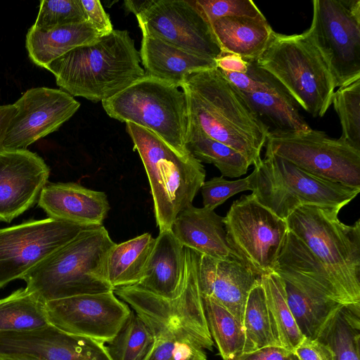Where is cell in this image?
Instances as JSON below:
<instances>
[{
	"instance_id": "1",
	"label": "cell",
	"mask_w": 360,
	"mask_h": 360,
	"mask_svg": "<svg viewBox=\"0 0 360 360\" xmlns=\"http://www.w3.org/2000/svg\"><path fill=\"white\" fill-rule=\"evenodd\" d=\"M181 88L189 120L240 153L251 165L261 158L269 129L217 67L192 74Z\"/></svg>"
},
{
	"instance_id": "2",
	"label": "cell",
	"mask_w": 360,
	"mask_h": 360,
	"mask_svg": "<svg viewBox=\"0 0 360 360\" xmlns=\"http://www.w3.org/2000/svg\"><path fill=\"white\" fill-rule=\"evenodd\" d=\"M141 62L129 32L113 30L94 43L69 51L44 68L72 96L102 102L145 76Z\"/></svg>"
},
{
	"instance_id": "3",
	"label": "cell",
	"mask_w": 360,
	"mask_h": 360,
	"mask_svg": "<svg viewBox=\"0 0 360 360\" xmlns=\"http://www.w3.org/2000/svg\"><path fill=\"white\" fill-rule=\"evenodd\" d=\"M115 244L103 225L87 227L27 272L22 278L25 288L44 303L114 291L106 263Z\"/></svg>"
},
{
	"instance_id": "4",
	"label": "cell",
	"mask_w": 360,
	"mask_h": 360,
	"mask_svg": "<svg viewBox=\"0 0 360 360\" xmlns=\"http://www.w3.org/2000/svg\"><path fill=\"white\" fill-rule=\"evenodd\" d=\"M340 210L305 205L286 223L323 266L340 303L360 305V219L347 225L339 219Z\"/></svg>"
},
{
	"instance_id": "5",
	"label": "cell",
	"mask_w": 360,
	"mask_h": 360,
	"mask_svg": "<svg viewBox=\"0 0 360 360\" xmlns=\"http://www.w3.org/2000/svg\"><path fill=\"white\" fill-rule=\"evenodd\" d=\"M126 129L148 176L159 231L171 229L177 215L193 205L205 169L190 152L179 153L151 131L131 122Z\"/></svg>"
},
{
	"instance_id": "6",
	"label": "cell",
	"mask_w": 360,
	"mask_h": 360,
	"mask_svg": "<svg viewBox=\"0 0 360 360\" xmlns=\"http://www.w3.org/2000/svg\"><path fill=\"white\" fill-rule=\"evenodd\" d=\"M198 253L185 248L184 285L174 299L157 296L136 285L115 288L114 292L147 324L155 340L212 351L214 341L198 285Z\"/></svg>"
},
{
	"instance_id": "7",
	"label": "cell",
	"mask_w": 360,
	"mask_h": 360,
	"mask_svg": "<svg viewBox=\"0 0 360 360\" xmlns=\"http://www.w3.org/2000/svg\"><path fill=\"white\" fill-rule=\"evenodd\" d=\"M255 62L283 86L298 106L314 117L326 113L336 83L307 30L290 35L274 32L268 46Z\"/></svg>"
},
{
	"instance_id": "8",
	"label": "cell",
	"mask_w": 360,
	"mask_h": 360,
	"mask_svg": "<svg viewBox=\"0 0 360 360\" xmlns=\"http://www.w3.org/2000/svg\"><path fill=\"white\" fill-rule=\"evenodd\" d=\"M254 167L248 176L251 194L284 221L305 205L341 210L360 192V187L321 179L274 155L265 154Z\"/></svg>"
},
{
	"instance_id": "9",
	"label": "cell",
	"mask_w": 360,
	"mask_h": 360,
	"mask_svg": "<svg viewBox=\"0 0 360 360\" xmlns=\"http://www.w3.org/2000/svg\"><path fill=\"white\" fill-rule=\"evenodd\" d=\"M106 113L123 122L143 127L180 153L186 148L189 118L183 90L165 81L144 76L102 101Z\"/></svg>"
},
{
	"instance_id": "10",
	"label": "cell",
	"mask_w": 360,
	"mask_h": 360,
	"mask_svg": "<svg viewBox=\"0 0 360 360\" xmlns=\"http://www.w3.org/2000/svg\"><path fill=\"white\" fill-rule=\"evenodd\" d=\"M223 222L232 255L259 277L274 272L288 232L286 221L250 194L232 203Z\"/></svg>"
},
{
	"instance_id": "11",
	"label": "cell",
	"mask_w": 360,
	"mask_h": 360,
	"mask_svg": "<svg viewBox=\"0 0 360 360\" xmlns=\"http://www.w3.org/2000/svg\"><path fill=\"white\" fill-rule=\"evenodd\" d=\"M266 153L278 156L308 173L332 182L360 187V150L325 132L269 131Z\"/></svg>"
},
{
	"instance_id": "12",
	"label": "cell",
	"mask_w": 360,
	"mask_h": 360,
	"mask_svg": "<svg viewBox=\"0 0 360 360\" xmlns=\"http://www.w3.org/2000/svg\"><path fill=\"white\" fill-rule=\"evenodd\" d=\"M309 31L336 86L360 79V1L314 0Z\"/></svg>"
},
{
	"instance_id": "13",
	"label": "cell",
	"mask_w": 360,
	"mask_h": 360,
	"mask_svg": "<svg viewBox=\"0 0 360 360\" xmlns=\"http://www.w3.org/2000/svg\"><path fill=\"white\" fill-rule=\"evenodd\" d=\"M217 61V68L239 91L270 131H307L311 128L300 115L298 105L268 72L255 60L225 53Z\"/></svg>"
},
{
	"instance_id": "14",
	"label": "cell",
	"mask_w": 360,
	"mask_h": 360,
	"mask_svg": "<svg viewBox=\"0 0 360 360\" xmlns=\"http://www.w3.org/2000/svg\"><path fill=\"white\" fill-rule=\"evenodd\" d=\"M87 227L48 217L0 228V288L22 279Z\"/></svg>"
},
{
	"instance_id": "15",
	"label": "cell",
	"mask_w": 360,
	"mask_h": 360,
	"mask_svg": "<svg viewBox=\"0 0 360 360\" xmlns=\"http://www.w3.org/2000/svg\"><path fill=\"white\" fill-rule=\"evenodd\" d=\"M148 34L196 55L217 60L223 52L192 0H147L136 15Z\"/></svg>"
},
{
	"instance_id": "16",
	"label": "cell",
	"mask_w": 360,
	"mask_h": 360,
	"mask_svg": "<svg viewBox=\"0 0 360 360\" xmlns=\"http://www.w3.org/2000/svg\"><path fill=\"white\" fill-rule=\"evenodd\" d=\"M45 309L49 324L103 343L114 339L131 311L114 291L49 301Z\"/></svg>"
},
{
	"instance_id": "17",
	"label": "cell",
	"mask_w": 360,
	"mask_h": 360,
	"mask_svg": "<svg viewBox=\"0 0 360 360\" xmlns=\"http://www.w3.org/2000/svg\"><path fill=\"white\" fill-rule=\"evenodd\" d=\"M13 105L16 111L1 150L27 149L37 140L58 130L80 106L67 92L49 87L28 89Z\"/></svg>"
},
{
	"instance_id": "18",
	"label": "cell",
	"mask_w": 360,
	"mask_h": 360,
	"mask_svg": "<svg viewBox=\"0 0 360 360\" xmlns=\"http://www.w3.org/2000/svg\"><path fill=\"white\" fill-rule=\"evenodd\" d=\"M50 169L27 149L0 150V221L11 222L37 201Z\"/></svg>"
},
{
	"instance_id": "19",
	"label": "cell",
	"mask_w": 360,
	"mask_h": 360,
	"mask_svg": "<svg viewBox=\"0 0 360 360\" xmlns=\"http://www.w3.org/2000/svg\"><path fill=\"white\" fill-rule=\"evenodd\" d=\"M259 279L233 255L216 259L198 253V281L202 296L219 302L242 326L248 296Z\"/></svg>"
},
{
	"instance_id": "20",
	"label": "cell",
	"mask_w": 360,
	"mask_h": 360,
	"mask_svg": "<svg viewBox=\"0 0 360 360\" xmlns=\"http://www.w3.org/2000/svg\"><path fill=\"white\" fill-rule=\"evenodd\" d=\"M37 203L49 218L83 226L103 225L110 210L104 192L74 182L47 183Z\"/></svg>"
},
{
	"instance_id": "21",
	"label": "cell",
	"mask_w": 360,
	"mask_h": 360,
	"mask_svg": "<svg viewBox=\"0 0 360 360\" xmlns=\"http://www.w3.org/2000/svg\"><path fill=\"white\" fill-rule=\"evenodd\" d=\"M185 279V248L172 229L159 232L141 281L136 285L157 296L174 299Z\"/></svg>"
},
{
	"instance_id": "22",
	"label": "cell",
	"mask_w": 360,
	"mask_h": 360,
	"mask_svg": "<svg viewBox=\"0 0 360 360\" xmlns=\"http://www.w3.org/2000/svg\"><path fill=\"white\" fill-rule=\"evenodd\" d=\"M139 54L146 76L179 88L192 74L217 67L216 60L191 53L148 34H142Z\"/></svg>"
},
{
	"instance_id": "23",
	"label": "cell",
	"mask_w": 360,
	"mask_h": 360,
	"mask_svg": "<svg viewBox=\"0 0 360 360\" xmlns=\"http://www.w3.org/2000/svg\"><path fill=\"white\" fill-rule=\"evenodd\" d=\"M224 226L223 217L214 210L191 205L177 215L171 229L184 247L224 259L232 255Z\"/></svg>"
},
{
	"instance_id": "24",
	"label": "cell",
	"mask_w": 360,
	"mask_h": 360,
	"mask_svg": "<svg viewBox=\"0 0 360 360\" xmlns=\"http://www.w3.org/2000/svg\"><path fill=\"white\" fill-rule=\"evenodd\" d=\"M223 53L256 60L268 46L274 32L265 17L230 16L210 24Z\"/></svg>"
},
{
	"instance_id": "25",
	"label": "cell",
	"mask_w": 360,
	"mask_h": 360,
	"mask_svg": "<svg viewBox=\"0 0 360 360\" xmlns=\"http://www.w3.org/2000/svg\"><path fill=\"white\" fill-rule=\"evenodd\" d=\"M100 37L99 33L88 21L49 30L32 25L26 36V49L32 61L45 68L69 51L94 43Z\"/></svg>"
},
{
	"instance_id": "26",
	"label": "cell",
	"mask_w": 360,
	"mask_h": 360,
	"mask_svg": "<svg viewBox=\"0 0 360 360\" xmlns=\"http://www.w3.org/2000/svg\"><path fill=\"white\" fill-rule=\"evenodd\" d=\"M281 278L288 307L301 333L304 338H318L344 305L326 292L300 286Z\"/></svg>"
},
{
	"instance_id": "27",
	"label": "cell",
	"mask_w": 360,
	"mask_h": 360,
	"mask_svg": "<svg viewBox=\"0 0 360 360\" xmlns=\"http://www.w3.org/2000/svg\"><path fill=\"white\" fill-rule=\"evenodd\" d=\"M155 242L150 233H145L112 247L107 259L106 274L114 289L134 285L141 281Z\"/></svg>"
},
{
	"instance_id": "28",
	"label": "cell",
	"mask_w": 360,
	"mask_h": 360,
	"mask_svg": "<svg viewBox=\"0 0 360 360\" xmlns=\"http://www.w3.org/2000/svg\"><path fill=\"white\" fill-rule=\"evenodd\" d=\"M186 148L200 162L214 165L222 176L239 177L251 165L240 153L207 136L189 120Z\"/></svg>"
},
{
	"instance_id": "29",
	"label": "cell",
	"mask_w": 360,
	"mask_h": 360,
	"mask_svg": "<svg viewBox=\"0 0 360 360\" xmlns=\"http://www.w3.org/2000/svg\"><path fill=\"white\" fill-rule=\"evenodd\" d=\"M260 282L264 290L274 337L281 347L294 351L304 336L288 307L283 280L274 271L261 276Z\"/></svg>"
},
{
	"instance_id": "30",
	"label": "cell",
	"mask_w": 360,
	"mask_h": 360,
	"mask_svg": "<svg viewBox=\"0 0 360 360\" xmlns=\"http://www.w3.org/2000/svg\"><path fill=\"white\" fill-rule=\"evenodd\" d=\"M316 339L330 348L334 360H360V305L342 306Z\"/></svg>"
},
{
	"instance_id": "31",
	"label": "cell",
	"mask_w": 360,
	"mask_h": 360,
	"mask_svg": "<svg viewBox=\"0 0 360 360\" xmlns=\"http://www.w3.org/2000/svg\"><path fill=\"white\" fill-rule=\"evenodd\" d=\"M49 323L45 303L25 288L0 299V333L32 330Z\"/></svg>"
},
{
	"instance_id": "32",
	"label": "cell",
	"mask_w": 360,
	"mask_h": 360,
	"mask_svg": "<svg viewBox=\"0 0 360 360\" xmlns=\"http://www.w3.org/2000/svg\"><path fill=\"white\" fill-rule=\"evenodd\" d=\"M208 328L224 360H233L243 354L245 334L235 316L214 299L202 296Z\"/></svg>"
},
{
	"instance_id": "33",
	"label": "cell",
	"mask_w": 360,
	"mask_h": 360,
	"mask_svg": "<svg viewBox=\"0 0 360 360\" xmlns=\"http://www.w3.org/2000/svg\"><path fill=\"white\" fill-rule=\"evenodd\" d=\"M243 328L245 334L243 354L267 346H280L274 335L265 293L260 279L248 296Z\"/></svg>"
},
{
	"instance_id": "34",
	"label": "cell",
	"mask_w": 360,
	"mask_h": 360,
	"mask_svg": "<svg viewBox=\"0 0 360 360\" xmlns=\"http://www.w3.org/2000/svg\"><path fill=\"white\" fill-rule=\"evenodd\" d=\"M155 343L150 328L131 311L119 333L108 342L107 349L112 360H147Z\"/></svg>"
},
{
	"instance_id": "35",
	"label": "cell",
	"mask_w": 360,
	"mask_h": 360,
	"mask_svg": "<svg viewBox=\"0 0 360 360\" xmlns=\"http://www.w3.org/2000/svg\"><path fill=\"white\" fill-rule=\"evenodd\" d=\"M331 104L340 122V139L360 150V79L338 87Z\"/></svg>"
},
{
	"instance_id": "36",
	"label": "cell",
	"mask_w": 360,
	"mask_h": 360,
	"mask_svg": "<svg viewBox=\"0 0 360 360\" xmlns=\"http://www.w3.org/2000/svg\"><path fill=\"white\" fill-rule=\"evenodd\" d=\"M87 21L81 0L41 1L34 27L49 30Z\"/></svg>"
},
{
	"instance_id": "37",
	"label": "cell",
	"mask_w": 360,
	"mask_h": 360,
	"mask_svg": "<svg viewBox=\"0 0 360 360\" xmlns=\"http://www.w3.org/2000/svg\"><path fill=\"white\" fill-rule=\"evenodd\" d=\"M192 1L210 25L215 20L224 17H264L251 0H192Z\"/></svg>"
},
{
	"instance_id": "38",
	"label": "cell",
	"mask_w": 360,
	"mask_h": 360,
	"mask_svg": "<svg viewBox=\"0 0 360 360\" xmlns=\"http://www.w3.org/2000/svg\"><path fill=\"white\" fill-rule=\"evenodd\" d=\"M203 207L214 210L230 197L250 191L248 176L236 181H228L224 176H216L205 181L200 188Z\"/></svg>"
},
{
	"instance_id": "39",
	"label": "cell",
	"mask_w": 360,
	"mask_h": 360,
	"mask_svg": "<svg viewBox=\"0 0 360 360\" xmlns=\"http://www.w3.org/2000/svg\"><path fill=\"white\" fill-rule=\"evenodd\" d=\"M87 21L96 30L101 37L109 34L113 27L109 15L98 0H81Z\"/></svg>"
},
{
	"instance_id": "40",
	"label": "cell",
	"mask_w": 360,
	"mask_h": 360,
	"mask_svg": "<svg viewBox=\"0 0 360 360\" xmlns=\"http://www.w3.org/2000/svg\"><path fill=\"white\" fill-rule=\"evenodd\" d=\"M293 352L300 360H334L330 348L319 339L304 337Z\"/></svg>"
},
{
	"instance_id": "41",
	"label": "cell",
	"mask_w": 360,
	"mask_h": 360,
	"mask_svg": "<svg viewBox=\"0 0 360 360\" xmlns=\"http://www.w3.org/2000/svg\"><path fill=\"white\" fill-rule=\"evenodd\" d=\"M233 360H300L293 351L280 346H267L243 353Z\"/></svg>"
},
{
	"instance_id": "42",
	"label": "cell",
	"mask_w": 360,
	"mask_h": 360,
	"mask_svg": "<svg viewBox=\"0 0 360 360\" xmlns=\"http://www.w3.org/2000/svg\"><path fill=\"white\" fill-rule=\"evenodd\" d=\"M16 108L13 104L0 105V150Z\"/></svg>"
},
{
	"instance_id": "43",
	"label": "cell",
	"mask_w": 360,
	"mask_h": 360,
	"mask_svg": "<svg viewBox=\"0 0 360 360\" xmlns=\"http://www.w3.org/2000/svg\"><path fill=\"white\" fill-rule=\"evenodd\" d=\"M0 360H44L27 354H0Z\"/></svg>"
},
{
	"instance_id": "44",
	"label": "cell",
	"mask_w": 360,
	"mask_h": 360,
	"mask_svg": "<svg viewBox=\"0 0 360 360\" xmlns=\"http://www.w3.org/2000/svg\"><path fill=\"white\" fill-rule=\"evenodd\" d=\"M176 360H207L206 354L205 352L196 354L191 355L190 356H187L182 359H179Z\"/></svg>"
}]
</instances>
